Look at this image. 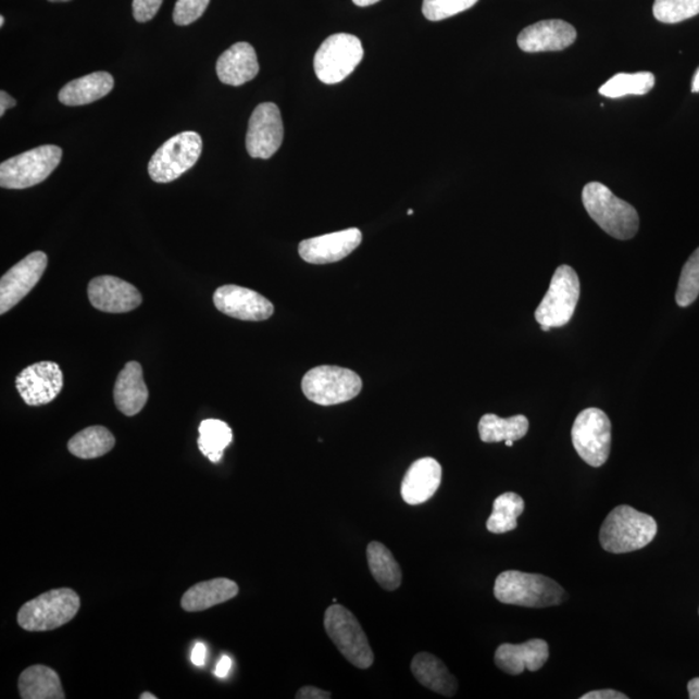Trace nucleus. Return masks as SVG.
<instances>
[{
    "mask_svg": "<svg viewBox=\"0 0 699 699\" xmlns=\"http://www.w3.org/2000/svg\"><path fill=\"white\" fill-rule=\"evenodd\" d=\"M688 691L690 699H699V677L694 678L688 684Z\"/></svg>",
    "mask_w": 699,
    "mask_h": 699,
    "instance_id": "nucleus-43",
    "label": "nucleus"
},
{
    "mask_svg": "<svg viewBox=\"0 0 699 699\" xmlns=\"http://www.w3.org/2000/svg\"><path fill=\"white\" fill-rule=\"evenodd\" d=\"M442 484V466L436 459L424 458L415 461L407 471L400 487L407 504L420 505L432 499Z\"/></svg>",
    "mask_w": 699,
    "mask_h": 699,
    "instance_id": "nucleus-20",
    "label": "nucleus"
},
{
    "mask_svg": "<svg viewBox=\"0 0 699 699\" xmlns=\"http://www.w3.org/2000/svg\"><path fill=\"white\" fill-rule=\"evenodd\" d=\"M332 695L315 687H303L297 691L296 698L298 699H329Z\"/></svg>",
    "mask_w": 699,
    "mask_h": 699,
    "instance_id": "nucleus-38",
    "label": "nucleus"
},
{
    "mask_svg": "<svg viewBox=\"0 0 699 699\" xmlns=\"http://www.w3.org/2000/svg\"><path fill=\"white\" fill-rule=\"evenodd\" d=\"M18 690L24 699L65 698L58 672L43 664H36L23 671L18 678Z\"/></svg>",
    "mask_w": 699,
    "mask_h": 699,
    "instance_id": "nucleus-26",
    "label": "nucleus"
},
{
    "mask_svg": "<svg viewBox=\"0 0 699 699\" xmlns=\"http://www.w3.org/2000/svg\"><path fill=\"white\" fill-rule=\"evenodd\" d=\"M49 258L34 252L13 266L0 282V314L4 315L28 296L43 276Z\"/></svg>",
    "mask_w": 699,
    "mask_h": 699,
    "instance_id": "nucleus-13",
    "label": "nucleus"
},
{
    "mask_svg": "<svg viewBox=\"0 0 699 699\" xmlns=\"http://www.w3.org/2000/svg\"><path fill=\"white\" fill-rule=\"evenodd\" d=\"M654 17L663 24H677L699 15V0H656Z\"/></svg>",
    "mask_w": 699,
    "mask_h": 699,
    "instance_id": "nucleus-33",
    "label": "nucleus"
},
{
    "mask_svg": "<svg viewBox=\"0 0 699 699\" xmlns=\"http://www.w3.org/2000/svg\"><path fill=\"white\" fill-rule=\"evenodd\" d=\"M164 0H133V13L138 23H147L158 15Z\"/></svg>",
    "mask_w": 699,
    "mask_h": 699,
    "instance_id": "nucleus-37",
    "label": "nucleus"
},
{
    "mask_svg": "<svg viewBox=\"0 0 699 699\" xmlns=\"http://www.w3.org/2000/svg\"><path fill=\"white\" fill-rule=\"evenodd\" d=\"M575 451L583 461L594 467L607 463L612 450V423L599 409L582 411L572 429Z\"/></svg>",
    "mask_w": 699,
    "mask_h": 699,
    "instance_id": "nucleus-11",
    "label": "nucleus"
},
{
    "mask_svg": "<svg viewBox=\"0 0 699 699\" xmlns=\"http://www.w3.org/2000/svg\"><path fill=\"white\" fill-rule=\"evenodd\" d=\"M202 153L199 133L185 132L170 138L149 161L148 173L155 183H170L196 165Z\"/></svg>",
    "mask_w": 699,
    "mask_h": 699,
    "instance_id": "nucleus-10",
    "label": "nucleus"
},
{
    "mask_svg": "<svg viewBox=\"0 0 699 699\" xmlns=\"http://www.w3.org/2000/svg\"><path fill=\"white\" fill-rule=\"evenodd\" d=\"M284 125L279 107L263 103L255 108L249 120L247 149L250 158L269 160L279 151Z\"/></svg>",
    "mask_w": 699,
    "mask_h": 699,
    "instance_id": "nucleus-12",
    "label": "nucleus"
},
{
    "mask_svg": "<svg viewBox=\"0 0 699 699\" xmlns=\"http://www.w3.org/2000/svg\"><path fill=\"white\" fill-rule=\"evenodd\" d=\"M63 159V149L42 146L5 160L0 165V186L7 189H25L39 185L55 172Z\"/></svg>",
    "mask_w": 699,
    "mask_h": 699,
    "instance_id": "nucleus-8",
    "label": "nucleus"
},
{
    "mask_svg": "<svg viewBox=\"0 0 699 699\" xmlns=\"http://www.w3.org/2000/svg\"><path fill=\"white\" fill-rule=\"evenodd\" d=\"M363 57L361 39L351 34H334L319 47L314 59L316 77L327 85L342 83L362 63Z\"/></svg>",
    "mask_w": 699,
    "mask_h": 699,
    "instance_id": "nucleus-9",
    "label": "nucleus"
},
{
    "mask_svg": "<svg viewBox=\"0 0 699 699\" xmlns=\"http://www.w3.org/2000/svg\"><path fill=\"white\" fill-rule=\"evenodd\" d=\"M95 309L110 314H125L141 304V295L133 284L115 276L95 277L87 288Z\"/></svg>",
    "mask_w": 699,
    "mask_h": 699,
    "instance_id": "nucleus-16",
    "label": "nucleus"
},
{
    "mask_svg": "<svg viewBox=\"0 0 699 699\" xmlns=\"http://www.w3.org/2000/svg\"><path fill=\"white\" fill-rule=\"evenodd\" d=\"M576 36L573 25L562 20H546L522 30L517 42L520 49L528 53L562 51L575 42Z\"/></svg>",
    "mask_w": 699,
    "mask_h": 699,
    "instance_id": "nucleus-18",
    "label": "nucleus"
},
{
    "mask_svg": "<svg viewBox=\"0 0 699 699\" xmlns=\"http://www.w3.org/2000/svg\"><path fill=\"white\" fill-rule=\"evenodd\" d=\"M579 297L578 275L572 267L562 264L554 271L547 295L535 311L536 322L545 332L563 327L572 321Z\"/></svg>",
    "mask_w": 699,
    "mask_h": 699,
    "instance_id": "nucleus-6",
    "label": "nucleus"
},
{
    "mask_svg": "<svg viewBox=\"0 0 699 699\" xmlns=\"http://www.w3.org/2000/svg\"><path fill=\"white\" fill-rule=\"evenodd\" d=\"M325 633L346 660L361 670L370 669L375 656L361 623L342 606H332L324 615Z\"/></svg>",
    "mask_w": 699,
    "mask_h": 699,
    "instance_id": "nucleus-5",
    "label": "nucleus"
},
{
    "mask_svg": "<svg viewBox=\"0 0 699 699\" xmlns=\"http://www.w3.org/2000/svg\"><path fill=\"white\" fill-rule=\"evenodd\" d=\"M114 79L108 72H95L88 76L72 80L61 88L60 103L67 107H80L95 103L113 90Z\"/></svg>",
    "mask_w": 699,
    "mask_h": 699,
    "instance_id": "nucleus-23",
    "label": "nucleus"
},
{
    "mask_svg": "<svg viewBox=\"0 0 699 699\" xmlns=\"http://www.w3.org/2000/svg\"><path fill=\"white\" fill-rule=\"evenodd\" d=\"M691 91L699 92V67L695 74L694 83H691Z\"/></svg>",
    "mask_w": 699,
    "mask_h": 699,
    "instance_id": "nucleus-45",
    "label": "nucleus"
},
{
    "mask_svg": "<svg viewBox=\"0 0 699 699\" xmlns=\"http://www.w3.org/2000/svg\"><path fill=\"white\" fill-rule=\"evenodd\" d=\"M582 200L590 219L614 239H633L639 230L640 219L636 209L602 183H588L583 189Z\"/></svg>",
    "mask_w": 699,
    "mask_h": 699,
    "instance_id": "nucleus-2",
    "label": "nucleus"
},
{
    "mask_svg": "<svg viewBox=\"0 0 699 699\" xmlns=\"http://www.w3.org/2000/svg\"><path fill=\"white\" fill-rule=\"evenodd\" d=\"M359 7H369L379 2V0H352Z\"/></svg>",
    "mask_w": 699,
    "mask_h": 699,
    "instance_id": "nucleus-44",
    "label": "nucleus"
},
{
    "mask_svg": "<svg viewBox=\"0 0 699 699\" xmlns=\"http://www.w3.org/2000/svg\"><path fill=\"white\" fill-rule=\"evenodd\" d=\"M366 560L373 578L385 590H396L402 585V569H400L394 554L383 542L372 541L366 547Z\"/></svg>",
    "mask_w": 699,
    "mask_h": 699,
    "instance_id": "nucleus-27",
    "label": "nucleus"
},
{
    "mask_svg": "<svg viewBox=\"0 0 699 699\" xmlns=\"http://www.w3.org/2000/svg\"><path fill=\"white\" fill-rule=\"evenodd\" d=\"M525 511V501L520 495L505 492L494 501L492 514L487 520V531L492 534H505L517 528V519Z\"/></svg>",
    "mask_w": 699,
    "mask_h": 699,
    "instance_id": "nucleus-31",
    "label": "nucleus"
},
{
    "mask_svg": "<svg viewBox=\"0 0 699 699\" xmlns=\"http://www.w3.org/2000/svg\"><path fill=\"white\" fill-rule=\"evenodd\" d=\"M407 214H409V215H413V210H412V209H410V210H409V212H407Z\"/></svg>",
    "mask_w": 699,
    "mask_h": 699,
    "instance_id": "nucleus-50",
    "label": "nucleus"
},
{
    "mask_svg": "<svg viewBox=\"0 0 699 699\" xmlns=\"http://www.w3.org/2000/svg\"><path fill=\"white\" fill-rule=\"evenodd\" d=\"M115 439L113 434L104 426H90L86 427L74 436L67 450L74 457L85 460L98 459L104 457L108 452L113 450Z\"/></svg>",
    "mask_w": 699,
    "mask_h": 699,
    "instance_id": "nucleus-29",
    "label": "nucleus"
},
{
    "mask_svg": "<svg viewBox=\"0 0 699 699\" xmlns=\"http://www.w3.org/2000/svg\"><path fill=\"white\" fill-rule=\"evenodd\" d=\"M233 667V661L227 656H223L219 664H216L215 675L219 677H226L228 672Z\"/></svg>",
    "mask_w": 699,
    "mask_h": 699,
    "instance_id": "nucleus-42",
    "label": "nucleus"
},
{
    "mask_svg": "<svg viewBox=\"0 0 699 699\" xmlns=\"http://www.w3.org/2000/svg\"><path fill=\"white\" fill-rule=\"evenodd\" d=\"M549 658L548 642L541 639L524 644H503L495 653V663L508 675L517 676L524 671H539Z\"/></svg>",
    "mask_w": 699,
    "mask_h": 699,
    "instance_id": "nucleus-19",
    "label": "nucleus"
},
{
    "mask_svg": "<svg viewBox=\"0 0 699 699\" xmlns=\"http://www.w3.org/2000/svg\"><path fill=\"white\" fill-rule=\"evenodd\" d=\"M699 296V248L684 264L681 280L676 290V303L681 308H688L695 303Z\"/></svg>",
    "mask_w": 699,
    "mask_h": 699,
    "instance_id": "nucleus-34",
    "label": "nucleus"
},
{
    "mask_svg": "<svg viewBox=\"0 0 699 699\" xmlns=\"http://www.w3.org/2000/svg\"><path fill=\"white\" fill-rule=\"evenodd\" d=\"M494 595L507 606L541 609L560 606L565 589L548 576L508 570L495 581Z\"/></svg>",
    "mask_w": 699,
    "mask_h": 699,
    "instance_id": "nucleus-1",
    "label": "nucleus"
},
{
    "mask_svg": "<svg viewBox=\"0 0 699 699\" xmlns=\"http://www.w3.org/2000/svg\"><path fill=\"white\" fill-rule=\"evenodd\" d=\"M657 532V522L651 515L629 505H620L603 521L600 542L607 552L629 553L650 545Z\"/></svg>",
    "mask_w": 699,
    "mask_h": 699,
    "instance_id": "nucleus-3",
    "label": "nucleus"
},
{
    "mask_svg": "<svg viewBox=\"0 0 699 699\" xmlns=\"http://www.w3.org/2000/svg\"><path fill=\"white\" fill-rule=\"evenodd\" d=\"M477 2L478 0H424L423 13L430 22H442L472 9Z\"/></svg>",
    "mask_w": 699,
    "mask_h": 699,
    "instance_id": "nucleus-35",
    "label": "nucleus"
},
{
    "mask_svg": "<svg viewBox=\"0 0 699 699\" xmlns=\"http://www.w3.org/2000/svg\"><path fill=\"white\" fill-rule=\"evenodd\" d=\"M199 448L203 457L212 463L219 464L226 448L233 444L234 433L230 427L221 420H203L199 427Z\"/></svg>",
    "mask_w": 699,
    "mask_h": 699,
    "instance_id": "nucleus-30",
    "label": "nucleus"
},
{
    "mask_svg": "<svg viewBox=\"0 0 699 699\" xmlns=\"http://www.w3.org/2000/svg\"><path fill=\"white\" fill-rule=\"evenodd\" d=\"M80 608L79 596L71 588L49 590L25 603L20 609L17 622L20 627L29 633H43L70 623Z\"/></svg>",
    "mask_w": 699,
    "mask_h": 699,
    "instance_id": "nucleus-4",
    "label": "nucleus"
},
{
    "mask_svg": "<svg viewBox=\"0 0 699 699\" xmlns=\"http://www.w3.org/2000/svg\"><path fill=\"white\" fill-rule=\"evenodd\" d=\"M531 423L524 415L501 419L494 413H487L478 424L479 438L485 444H499L505 440H520L524 438Z\"/></svg>",
    "mask_w": 699,
    "mask_h": 699,
    "instance_id": "nucleus-28",
    "label": "nucleus"
},
{
    "mask_svg": "<svg viewBox=\"0 0 699 699\" xmlns=\"http://www.w3.org/2000/svg\"><path fill=\"white\" fill-rule=\"evenodd\" d=\"M260 73L257 53L247 42L230 46L216 61V74L222 84L239 87L254 79Z\"/></svg>",
    "mask_w": 699,
    "mask_h": 699,
    "instance_id": "nucleus-21",
    "label": "nucleus"
},
{
    "mask_svg": "<svg viewBox=\"0 0 699 699\" xmlns=\"http://www.w3.org/2000/svg\"><path fill=\"white\" fill-rule=\"evenodd\" d=\"M207 647L202 642H197L192 650L191 660L196 666H203L205 664Z\"/></svg>",
    "mask_w": 699,
    "mask_h": 699,
    "instance_id": "nucleus-40",
    "label": "nucleus"
},
{
    "mask_svg": "<svg viewBox=\"0 0 699 699\" xmlns=\"http://www.w3.org/2000/svg\"><path fill=\"white\" fill-rule=\"evenodd\" d=\"M362 233L358 228L338 230V233L312 237L303 240L298 247L304 262L327 264L342 261L362 244Z\"/></svg>",
    "mask_w": 699,
    "mask_h": 699,
    "instance_id": "nucleus-17",
    "label": "nucleus"
},
{
    "mask_svg": "<svg viewBox=\"0 0 699 699\" xmlns=\"http://www.w3.org/2000/svg\"><path fill=\"white\" fill-rule=\"evenodd\" d=\"M363 388L362 378L354 371L335 365H321L303 376L304 397L319 405H336L354 399Z\"/></svg>",
    "mask_w": 699,
    "mask_h": 699,
    "instance_id": "nucleus-7",
    "label": "nucleus"
},
{
    "mask_svg": "<svg viewBox=\"0 0 699 699\" xmlns=\"http://www.w3.org/2000/svg\"><path fill=\"white\" fill-rule=\"evenodd\" d=\"M656 77L653 73H620L610 78L606 85L600 87L599 92L609 99H621L628 95H647L653 90Z\"/></svg>",
    "mask_w": 699,
    "mask_h": 699,
    "instance_id": "nucleus-32",
    "label": "nucleus"
},
{
    "mask_svg": "<svg viewBox=\"0 0 699 699\" xmlns=\"http://www.w3.org/2000/svg\"><path fill=\"white\" fill-rule=\"evenodd\" d=\"M49 2H52V3H64V2H70V0H49Z\"/></svg>",
    "mask_w": 699,
    "mask_h": 699,
    "instance_id": "nucleus-47",
    "label": "nucleus"
},
{
    "mask_svg": "<svg viewBox=\"0 0 699 699\" xmlns=\"http://www.w3.org/2000/svg\"><path fill=\"white\" fill-rule=\"evenodd\" d=\"M63 371L55 362H39L26 366L16 377L20 397L32 407L51 403L63 390Z\"/></svg>",
    "mask_w": 699,
    "mask_h": 699,
    "instance_id": "nucleus-14",
    "label": "nucleus"
},
{
    "mask_svg": "<svg viewBox=\"0 0 699 699\" xmlns=\"http://www.w3.org/2000/svg\"><path fill=\"white\" fill-rule=\"evenodd\" d=\"M114 403L126 416H135L148 402V388L138 362H128L114 385Z\"/></svg>",
    "mask_w": 699,
    "mask_h": 699,
    "instance_id": "nucleus-22",
    "label": "nucleus"
},
{
    "mask_svg": "<svg viewBox=\"0 0 699 699\" xmlns=\"http://www.w3.org/2000/svg\"><path fill=\"white\" fill-rule=\"evenodd\" d=\"M4 25V16H0V26Z\"/></svg>",
    "mask_w": 699,
    "mask_h": 699,
    "instance_id": "nucleus-49",
    "label": "nucleus"
},
{
    "mask_svg": "<svg viewBox=\"0 0 699 699\" xmlns=\"http://www.w3.org/2000/svg\"><path fill=\"white\" fill-rule=\"evenodd\" d=\"M582 699H628L626 695L621 694V691L612 689H602L589 691L585 696L581 697Z\"/></svg>",
    "mask_w": 699,
    "mask_h": 699,
    "instance_id": "nucleus-39",
    "label": "nucleus"
},
{
    "mask_svg": "<svg viewBox=\"0 0 699 699\" xmlns=\"http://www.w3.org/2000/svg\"><path fill=\"white\" fill-rule=\"evenodd\" d=\"M239 594V586L227 578L197 583L182 597L180 606L186 612L196 613L227 602Z\"/></svg>",
    "mask_w": 699,
    "mask_h": 699,
    "instance_id": "nucleus-24",
    "label": "nucleus"
},
{
    "mask_svg": "<svg viewBox=\"0 0 699 699\" xmlns=\"http://www.w3.org/2000/svg\"><path fill=\"white\" fill-rule=\"evenodd\" d=\"M210 0H178L173 12L174 23L179 26L191 25L205 13Z\"/></svg>",
    "mask_w": 699,
    "mask_h": 699,
    "instance_id": "nucleus-36",
    "label": "nucleus"
},
{
    "mask_svg": "<svg viewBox=\"0 0 699 699\" xmlns=\"http://www.w3.org/2000/svg\"><path fill=\"white\" fill-rule=\"evenodd\" d=\"M213 300L224 315L246 322L267 321L275 310L266 297L239 285H223L215 290Z\"/></svg>",
    "mask_w": 699,
    "mask_h": 699,
    "instance_id": "nucleus-15",
    "label": "nucleus"
},
{
    "mask_svg": "<svg viewBox=\"0 0 699 699\" xmlns=\"http://www.w3.org/2000/svg\"><path fill=\"white\" fill-rule=\"evenodd\" d=\"M411 670L423 687L445 697H453L458 691V681L446 664L430 653H419L413 658Z\"/></svg>",
    "mask_w": 699,
    "mask_h": 699,
    "instance_id": "nucleus-25",
    "label": "nucleus"
},
{
    "mask_svg": "<svg viewBox=\"0 0 699 699\" xmlns=\"http://www.w3.org/2000/svg\"><path fill=\"white\" fill-rule=\"evenodd\" d=\"M155 698L158 697L153 696L152 694H148V691H146V694H142L140 696V699H155Z\"/></svg>",
    "mask_w": 699,
    "mask_h": 699,
    "instance_id": "nucleus-46",
    "label": "nucleus"
},
{
    "mask_svg": "<svg viewBox=\"0 0 699 699\" xmlns=\"http://www.w3.org/2000/svg\"><path fill=\"white\" fill-rule=\"evenodd\" d=\"M513 444H514V440H511V439L505 440V445H507L508 447H512V446H513Z\"/></svg>",
    "mask_w": 699,
    "mask_h": 699,
    "instance_id": "nucleus-48",
    "label": "nucleus"
},
{
    "mask_svg": "<svg viewBox=\"0 0 699 699\" xmlns=\"http://www.w3.org/2000/svg\"><path fill=\"white\" fill-rule=\"evenodd\" d=\"M16 100L13 99L9 92L0 91V115H2V117L7 111L16 107Z\"/></svg>",
    "mask_w": 699,
    "mask_h": 699,
    "instance_id": "nucleus-41",
    "label": "nucleus"
}]
</instances>
